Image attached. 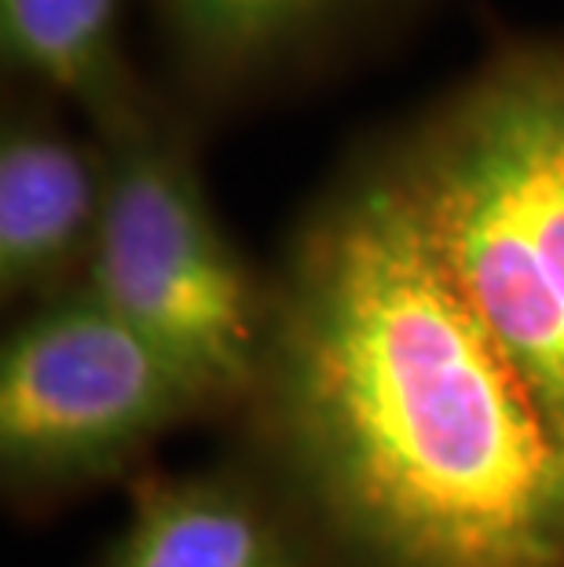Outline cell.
Instances as JSON below:
<instances>
[{
  "label": "cell",
  "mask_w": 564,
  "mask_h": 567,
  "mask_svg": "<svg viewBox=\"0 0 564 567\" xmlns=\"http://www.w3.org/2000/svg\"><path fill=\"white\" fill-rule=\"evenodd\" d=\"M330 567H564V465L378 136L308 198L235 414Z\"/></svg>",
  "instance_id": "6da1fadb"
},
{
  "label": "cell",
  "mask_w": 564,
  "mask_h": 567,
  "mask_svg": "<svg viewBox=\"0 0 564 567\" xmlns=\"http://www.w3.org/2000/svg\"><path fill=\"white\" fill-rule=\"evenodd\" d=\"M378 140L564 465V22L499 38Z\"/></svg>",
  "instance_id": "7a4b0ae2"
},
{
  "label": "cell",
  "mask_w": 564,
  "mask_h": 567,
  "mask_svg": "<svg viewBox=\"0 0 564 567\" xmlns=\"http://www.w3.org/2000/svg\"><path fill=\"white\" fill-rule=\"evenodd\" d=\"M106 190L85 289L187 367L227 421L257 381L271 322V268L227 231L202 173V128L154 92L100 132Z\"/></svg>",
  "instance_id": "3957f363"
},
{
  "label": "cell",
  "mask_w": 564,
  "mask_h": 567,
  "mask_svg": "<svg viewBox=\"0 0 564 567\" xmlns=\"http://www.w3.org/2000/svg\"><path fill=\"white\" fill-rule=\"evenodd\" d=\"M227 421L187 367L85 286L16 311L0 344V487L11 513L48 516L132 484L173 432Z\"/></svg>",
  "instance_id": "277c9868"
},
{
  "label": "cell",
  "mask_w": 564,
  "mask_h": 567,
  "mask_svg": "<svg viewBox=\"0 0 564 567\" xmlns=\"http://www.w3.org/2000/svg\"><path fill=\"white\" fill-rule=\"evenodd\" d=\"M437 0H147L162 92L213 128L392 52Z\"/></svg>",
  "instance_id": "5b68a950"
},
{
  "label": "cell",
  "mask_w": 564,
  "mask_h": 567,
  "mask_svg": "<svg viewBox=\"0 0 564 567\" xmlns=\"http://www.w3.org/2000/svg\"><path fill=\"white\" fill-rule=\"evenodd\" d=\"M70 106L22 84L0 103V300L27 311L85 286L106 165Z\"/></svg>",
  "instance_id": "8992f818"
},
{
  "label": "cell",
  "mask_w": 564,
  "mask_h": 567,
  "mask_svg": "<svg viewBox=\"0 0 564 567\" xmlns=\"http://www.w3.org/2000/svg\"><path fill=\"white\" fill-rule=\"evenodd\" d=\"M95 567H330L319 542L246 454L202 468H147Z\"/></svg>",
  "instance_id": "52a82bcc"
},
{
  "label": "cell",
  "mask_w": 564,
  "mask_h": 567,
  "mask_svg": "<svg viewBox=\"0 0 564 567\" xmlns=\"http://www.w3.org/2000/svg\"><path fill=\"white\" fill-rule=\"evenodd\" d=\"M129 8L132 0H0L4 84L52 95L92 136L114 128L154 92L125 48Z\"/></svg>",
  "instance_id": "ba28073f"
}]
</instances>
